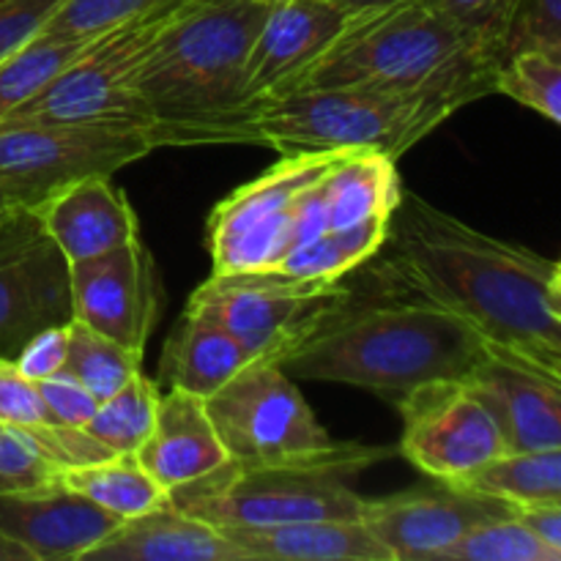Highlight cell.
I'll return each instance as SVG.
<instances>
[{
  "mask_svg": "<svg viewBox=\"0 0 561 561\" xmlns=\"http://www.w3.org/2000/svg\"><path fill=\"white\" fill-rule=\"evenodd\" d=\"M66 327H69V345H66V362L60 373L80 381L99 403L118 392L142 370L146 351L126 348L75 318Z\"/></svg>",
  "mask_w": 561,
  "mask_h": 561,
  "instance_id": "29",
  "label": "cell"
},
{
  "mask_svg": "<svg viewBox=\"0 0 561 561\" xmlns=\"http://www.w3.org/2000/svg\"><path fill=\"white\" fill-rule=\"evenodd\" d=\"M60 482L118 520L135 518L168 502V493L142 469L135 453H118L96 463L71 466L60 471Z\"/></svg>",
  "mask_w": 561,
  "mask_h": 561,
  "instance_id": "26",
  "label": "cell"
},
{
  "mask_svg": "<svg viewBox=\"0 0 561 561\" xmlns=\"http://www.w3.org/2000/svg\"><path fill=\"white\" fill-rule=\"evenodd\" d=\"M60 480V469L44 458L22 433L0 431V493L33 491Z\"/></svg>",
  "mask_w": 561,
  "mask_h": 561,
  "instance_id": "35",
  "label": "cell"
},
{
  "mask_svg": "<svg viewBox=\"0 0 561 561\" xmlns=\"http://www.w3.org/2000/svg\"><path fill=\"white\" fill-rule=\"evenodd\" d=\"M96 38L99 36H64V33L38 31L9 58L0 60V121L42 93L60 71L82 58Z\"/></svg>",
  "mask_w": 561,
  "mask_h": 561,
  "instance_id": "27",
  "label": "cell"
},
{
  "mask_svg": "<svg viewBox=\"0 0 561 561\" xmlns=\"http://www.w3.org/2000/svg\"><path fill=\"white\" fill-rule=\"evenodd\" d=\"M0 422L14 431L55 422L47 411L38 383L16 367L14 359L0 356Z\"/></svg>",
  "mask_w": 561,
  "mask_h": 561,
  "instance_id": "36",
  "label": "cell"
},
{
  "mask_svg": "<svg viewBox=\"0 0 561 561\" xmlns=\"http://www.w3.org/2000/svg\"><path fill=\"white\" fill-rule=\"evenodd\" d=\"M376 283L416 296L474 329L491 354L561 376V263L493 239L403 190Z\"/></svg>",
  "mask_w": 561,
  "mask_h": 561,
  "instance_id": "1",
  "label": "cell"
},
{
  "mask_svg": "<svg viewBox=\"0 0 561 561\" xmlns=\"http://www.w3.org/2000/svg\"><path fill=\"white\" fill-rule=\"evenodd\" d=\"M247 561H392L362 518H312L272 526H225Z\"/></svg>",
  "mask_w": 561,
  "mask_h": 561,
  "instance_id": "22",
  "label": "cell"
},
{
  "mask_svg": "<svg viewBox=\"0 0 561 561\" xmlns=\"http://www.w3.org/2000/svg\"><path fill=\"white\" fill-rule=\"evenodd\" d=\"M414 488L387 499H365L362 520L392 561H442V553L477 524L510 515V504L460 488Z\"/></svg>",
  "mask_w": 561,
  "mask_h": 561,
  "instance_id": "14",
  "label": "cell"
},
{
  "mask_svg": "<svg viewBox=\"0 0 561 561\" xmlns=\"http://www.w3.org/2000/svg\"><path fill=\"white\" fill-rule=\"evenodd\" d=\"M345 153L351 151L285 153L266 173L222 197L206 222L211 272L277 266L290 250L305 195Z\"/></svg>",
  "mask_w": 561,
  "mask_h": 561,
  "instance_id": "9",
  "label": "cell"
},
{
  "mask_svg": "<svg viewBox=\"0 0 561 561\" xmlns=\"http://www.w3.org/2000/svg\"><path fill=\"white\" fill-rule=\"evenodd\" d=\"M66 263L96 257L137 239L135 208L110 175H88L49 192L27 208Z\"/></svg>",
  "mask_w": 561,
  "mask_h": 561,
  "instance_id": "19",
  "label": "cell"
},
{
  "mask_svg": "<svg viewBox=\"0 0 561 561\" xmlns=\"http://www.w3.org/2000/svg\"><path fill=\"white\" fill-rule=\"evenodd\" d=\"M274 0H184L135 71L157 148L255 146L247 58Z\"/></svg>",
  "mask_w": 561,
  "mask_h": 561,
  "instance_id": "2",
  "label": "cell"
},
{
  "mask_svg": "<svg viewBox=\"0 0 561 561\" xmlns=\"http://www.w3.org/2000/svg\"><path fill=\"white\" fill-rule=\"evenodd\" d=\"M71 318L131 351H146L159 321L162 283L142 239L69 263Z\"/></svg>",
  "mask_w": 561,
  "mask_h": 561,
  "instance_id": "13",
  "label": "cell"
},
{
  "mask_svg": "<svg viewBox=\"0 0 561 561\" xmlns=\"http://www.w3.org/2000/svg\"><path fill=\"white\" fill-rule=\"evenodd\" d=\"M3 427H5V425H3V422H0V431H3Z\"/></svg>",
  "mask_w": 561,
  "mask_h": 561,
  "instance_id": "45",
  "label": "cell"
},
{
  "mask_svg": "<svg viewBox=\"0 0 561 561\" xmlns=\"http://www.w3.org/2000/svg\"><path fill=\"white\" fill-rule=\"evenodd\" d=\"M151 151V131L137 124L0 121V192L33 208L71 181L113 175Z\"/></svg>",
  "mask_w": 561,
  "mask_h": 561,
  "instance_id": "8",
  "label": "cell"
},
{
  "mask_svg": "<svg viewBox=\"0 0 561 561\" xmlns=\"http://www.w3.org/2000/svg\"><path fill=\"white\" fill-rule=\"evenodd\" d=\"M526 49L561 55V0H513L499 42L502 64Z\"/></svg>",
  "mask_w": 561,
  "mask_h": 561,
  "instance_id": "34",
  "label": "cell"
},
{
  "mask_svg": "<svg viewBox=\"0 0 561 561\" xmlns=\"http://www.w3.org/2000/svg\"><path fill=\"white\" fill-rule=\"evenodd\" d=\"M387 230L389 217L367 219V222L351 225V228L327 230L310 244L288 252L274 268L299 279H329V283L345 279L351 272L376 257V252L387 241Z\"/></svg>",
  "mask_w": 561,
  "mask_h": 561,
  "instance_id": "28",
  "label": "cell"
},
{
  "mask_svg": "<svg viewBox=\"0 0 561 561\" xmlns=\"http://www.w3.org/2000/svg\"><path fill=\"white\" fill-rule=\"evenodd\" d=\"M179 3L184 0H66L42 31L64 33V36H102L113 27L173 9Z\"/></svg>",
  "mask_w": 561,
  "mask_h": 561,
  "instance_id": "33",
  "label": "cell"
},
{
  "mask_svg": "<svg viewBox=\"0 0 561 561\" xmlns=\"http://www.w3.org/2000/svg\"><path fill=\"white\" fill-rule=\"evenodd\" d=\"M206 409L228 460L236 463L301 460L337 444L277 362H247L206 398Z\"/></svg>",
  "mask_w": 561,
  "mask_h": 561,
  "instance_id": "10",
  "label": "cell"
},
{
  "mask_svg": "<svg viewBox=\"0 0 561 561\" xmlns=\"http://www.w3.org/2000/svg\"><path fill=\"white\" fill-rule=\"evenodd\" d=\"M118 524L60 480L33 491L0 493V537L16 542L33 561L82 559Z\"/></svg>",
  "mask_w": 561,
  "mask_h": 561,
  "instance_id": "17",
  "label": "cell"
},
{
  "mask_svg": "<svg viewBox=\"0 0 561 561\" xmlns=\"http://www.w3.org/2000/svg\"><path fill=\"white\" fill-rule=\"evenodd\" d=\"M499 66L491 44L449 20L431 0H403L354 16L299 88L433 93L460 110L493 93Z\"/></svg>",
  "mask_w": 561,
  "mask_h": 561,
  "instance_id": "4",
  "label": "cell"
},
{
  "mask_svg": "<svg viewBox=\"0 0 561 561\" xmlns=\"http://www.w3.org/2000/svg\"><path fill=\"white\" fill-rule=\"evenodd\" d=\"M66 321L69 263L36 228L0 252V348L20 351L36 332Z\"/></svg>",
  "mask_w": 561,
  "mask_h": 561,
  "instance_id": "18",
  "label": "cell"
},
{
  "mask_svg": "<svg viewBox=\"0 0 561 561\" xmlns=\"http://www.w3.org/2000/svg\"><path fill=\"white\" fill-rule=\"evenodd\" d=\"M442 561H561V553L537 540L513 513L477 524Z\"/></svg>",
  "mask_w": 561,
  "mask_h": 561,
  "instance_id": "32",
  "label": "cell"
},
{
  "mask_svg": "<svg viewBox=\"0 0 561 561\" xmlns=\"http://www.w3.org/2000/svg\"><path fill=\"white\" fill-rule=\"evenodd\" d=\"M66 0H0V60L36 36Z\"/></svg>",
  "mask_w": 561,
  "mask_h": 561,
  "instance_id": "37",
  "label": "cell"
},
{
  "mask_svg": "<svg viewBox=\"0 0 561 561\" xmlns=\"http://www.w3.org/2000/svg\"><path fill=\"white\" fill-rule=\"evenodd\" d=\"M351 296L343 279H299L279 268L211 272L190 305L211 312L250 354L283 362Z\"/></svg>",
  "mask_w": 561,
  "mask_h": 561,
  "instance_id": "7",
  "label": "cell"
},
{
  "mask_svg": "<svg viewBox=\"0 0 561 561\" xmlns=\"http://www.w3.org/2000/svg\"><path fill=\"white\" fill-rule=\"evenodd\" d=\"M458 113L433 93L378 91L365 85L296 88L252 107L255 146L285 153L381 151L398 159Z\"/></svg>",
  "mask_w": 561,
  "mask_h": 561,
  "instance_id": "6",
  "label": "cell"
},
{
  "mask_svg": "<svg viewBox=\"0 0 561 561\" xmlns=\"http://www.w3.org/2000/svg\"><path fill=\"white\" fill-rule=\"evenodd\" d=\"M447 485L482 499H496L510 507L561 502V447L502 453Z\"/></svg>",
  "mask_w": 561,
  "mask_h": 561,
  "instance_id": "25",
  "label": "cell"
},
{
  "mask_svg": "<svg viewBox=\"0 0 561 561\" xmlns=\"http://www.w3.org/2000/svg\"><path fill=\"white\" fill-rule=\"evenodd\" d=\"M463 381L493 414L507 453L561 447V376L488 351Z\"/></svg>",
  "mask_w": 561,
  "mask_h": 561,
  "instance_id": "16",
  "label": "cell"
},
{
  "mask_svg": "<svg viewBox=\"0 0 561 561\" xmlns=\"http://www.w3.org/2000/svg\"><path fill=\"white\" fill-rule=\"evenodd\" d=\"M488 356L471 327L425 299L383 290L348 299L279 367L299 381L365 389L398 409L427 383L463 381Z\"/></svg>",
  "mask_w": 561,
  "mask_h": 561,
  "instance_id": "3",
  "label": "cell"
},
{
  "mask_svg": "<svg viewBox=\"0 0 561 561\" xmlns=\"http://www.w3.org/2000/svg\"><path fill=\"white\" fill-rule=\"evenodd\" d=\"M394 162L381 151H351L329 170L321 184L329 230L392 217L403 192Z\"/></svg>",
  "mask_w": 561,
  "mask_h": 561,
  "instance_id": "24",
  "label": "cell"
},
{
  "mask_svg": "<svg viewBox=\"0 0 561 561\" xmlns=\"http://www.w3.org/2000/svg\"><path fill=\"white\" fill-rule=\"evenodd\" d=\"M247 362L252 359L239 340L211 312L186 301L179 323L164 343L159 359V383L206 400L219 387H225Z\"/></svg>",
  "mask_w": 561,
  "mask_h": 561,
  "instance_id": "23",
  "label": "cell"
},
{
  "mask_svg": "<svg viewBox=\"0 0 561 561\" xmlns=\"http://www.w3.org/2000/svg\"><path fill=\"white\" fill-rule=\"evenodd\" d=\"M82 559L93 561H247L217 526L170 502L126 518Z\"/></svg>",
  "mask_w": 561,
  "mask_h": 561,
  "instance_id": "21",
  "label": "cell"
},
{
  "mask_svg": "<svg viewBox=\"0 0 561 561\" xmlns=\"http://www.w3.org/2000/svg\"><path fill=\"white\" fill-rule=\"evenodd\" d=\"M513 515L537 540L561 553V502L524 504V507H513Z\"/></svg>",
  "mask_w": 561,
  "mask_h": 561,
  "instance_id": "41",
  "label": "cell"
},
{
  "mask_svg": "<svg viewBox=\"0 0 561 561\" xmlns=\"http://www.w3.org/2000/svg\"><path fill=\"white\" fill-rule=\"evenodd\" d=\"M431 3L438 11H444L449 20H455L466 31L491 44L496 49L499 60H502L499 42H502L504 22H507L510 9H513V0H431Z\"/></svg>",
  "mask_w": 561,
  "mask_h": 561,
  "instance_id": "38",
  "label": "cell"
},
{
  "mask_svg": "<svg viewBox=\"0 0 561 561\" xmlns=\"http://www.w3.org/2000/svg\"><path fill=\"white\" fill-rule=\"evenodd\" d=\"M159 398L162 394H159L157 381H151L140 370L118 392L99 403L96 414L88 420L82 431L91 433L110 453H137L157 420Z\"/></svg>",
  "mask_w": 561,
  "mask_h": 561,
  "instance_id": "30",
  "label": "cell"
},
{
  "mask_svg": "<svg viewBox=\"0 0 561 561\" xmlns=\"http://www.w3.org/2000/svg\"><path fill=\"white\" fill-rule=\"evenodd\" d=\"M66 323L42 329V332L33 334V337L16 351V367H20L31 381H42V378H49L55 376V373L64 370L66 345H69V327H66Z\"/></svg>",
  "mask_w": 561,
  "mask_h": 561,
  "instance_id": "40",
  "label": "cell"
},
{
  "mask_svg": "<svg viewBox=\"0 0 561 561\" xmlns=\"http://www.w3.org/2000/svg\"><path fill=\"white\" fill-rule=\"evenodd\" d=\"M351 20L327 0H274L247 58L244 91L252 107L296 91Z\"/></svg>",
  "mask_w": 561,
  "mask_h": 561,
  "instance_id": "15",
  "label": "cell"
},
{
  "mask_svg": "<svg viewBox=\"0 0 561 561\" xmlns=\"http://www.w3.org/2000/svg\"><path fill=\"white\" fill-rule=\"evenodd\" d=\"M332 3L334 9L345 11L348 16H362V14H373V11H383L394 3H403V0H327Z\"/></svg>",
  "mask_w": 561,
  "mask_h": 561,
  "instance_id": "42",
  "label": "cell"
},
{
  "mask_svg": "<svg viewBox=\"0 0 561 561\" xmlns=\"http://www.w3.org/2000/svg\"><path fill=\"white\" fill-rule=\"evenodd\" d=\"M135 455L164 493L228 463V453L208 416L206 400L184 389H168L159 398L151 433Z\"/></svg>",
  "mask_w": 561,
  "mask_h": 561,
  "instance_id": "20",
  "label": "cell"
},
{
  "mask_svg": "<svg viewBox=\"0 0 561 561\" xmlns=\"http://www.w3.org/2000/svg\"><path fill=\"white\" fill-rule=\"evenodd\" d=\"M20 208H22L20 203H14L9 195H3V192H0V222H3V219H9L11 214L20 211Z\"/></svg>",
  "mask_w": 561,
  "mask_h": 561,
  "instance_id": "44",
  "label": "cell"
},
{
  "mask_svg": "<svg viewBox=\"0 0 561 561\" xmlns=\"http://www.w3.org/2000/svg\"><path fill=\"white\" fill-rule=\"evenodd\" d=\"M0 561H33V559H31V553L22 551L16 542L0 537Z\"/></svg>",
  "mask_w": 561,
  "mask_h": 561,
  "instance_id": "43",
  "label": "cell"
},
{
  "mask_svg": "<svg viewBox=\"0 0 561 561\" xmlns=\"http://www.w3.org/2000/svg\"><path fill=\"white\" fill-rule=\"evenodd\" d=\"M493 93L535 110L551 124H561V55L526 49L504 60Z\"/></svg>",
  "mask_w": 561,
  "mask_h": 561,
  "instance_id": "31",
  "label": "cell"
},
{
  "mask_svg": "<svg viewBox=\"0 0 561 561\" xmlns=\"http://www.w3.org/2000/svg\"><path fill=\"white\" fill-rule=\"evenodd\" d=\"M181 5V3H179ZM173 9L157 11L142 20L126 22L102 33L82 58L60 71L42 93L16 107L3 121L27 124H137L146 126L142 104L137 102L135 71L168 22Z\"/></svg>",
  "mask_w": 561,
  "mask_h": 561,
  "instance_id": "11",
  "label": "cell"
},
{
  "mask_svg": "<svg viewBox=\"0 0 561 561\" xmlns=\"http://www.w3.org/2000/svg\"><path fill=\"white\" fill-rule=\"evenodd\" d=\"M392 453L398 449L337 442L329 453L283 463L228 460L211 474L170 491L168 502L217 529L312 518H362L365 496L356 491V477L392 458Z\"/></svg>",
  "mask_w": 561,
  "mask_h": 561,
  "instance_id": "5",
  "label": "cell"
},
{
  "mask_svg": "<svg viewBox=\"0 0 561 561\" xmlns=\"http://www.w3.org/2000/svg\"><path fill=\"white\" fill-rule=\"evenodd\" d=\"M38 383V392H42L47 411L53 414L55 422L69 427H85L88 420L96 414L99 400L82 387L80 381H75L66 373H55V376L42 378Z\"/></svg>",
  "mask_w": 561,
  "mask_h": 561,
  "instance_id": "39",
  "label": "cell"
},
{
  "mask_svg": "<svg viewBox=\"0 0 561 561\" xmlns=\"http://www.w3.org/2000/svg\"><path fill=\"white\" fill-rule=\"evenodd\" d=\"M398 411L403 416L398 453L436 482H458L507 453L496 420L466 381L427 383Z\"/></svg>",
  "mask_w": 561,
  "mask_h": 561,
  "instance_id": "12",
  "label": "cell"
}]
</instances>
